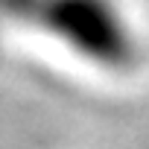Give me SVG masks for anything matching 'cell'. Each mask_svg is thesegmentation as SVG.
Here are the masks:
<instances>
[{"mask_svg": "<svg viewBox=\"0 0 149 149\" xmlns=\"http://www.w3.org/2000/svg\"><path fill=\"white\" fill-rule=\"evenodd\" d=\"M32 21L79 56L111 70L134 61L132 32L111 0H38Z\"/></svg>", "mask_w": 149, "mask_h": 149, "instance_id": "1", "label": "cell"}, {"mask_svg": "<svg viewBox=\"0 0 149 149\" xmlns=\"http://www.w3.org/2000/svg\"><path fill=\"white\" fill-rule=\"evenodd\" d=\"M38 0H0V12L9 18H32Z\"/></svg>", "mask_w": 149, "mask_h": 149, "instance_id": "2", "label": "cell"}]
</instances>
